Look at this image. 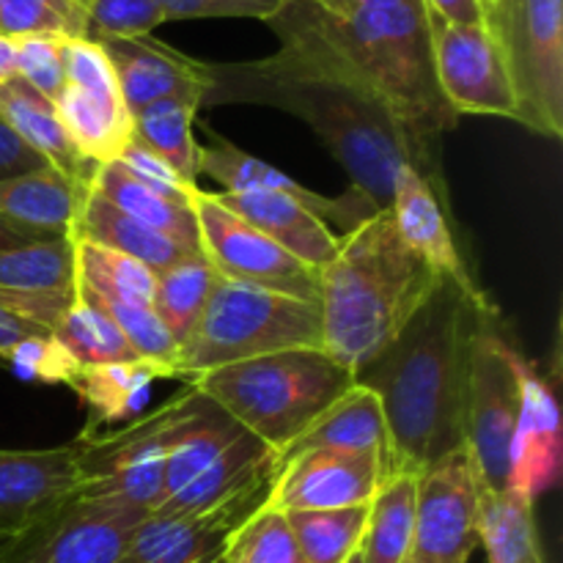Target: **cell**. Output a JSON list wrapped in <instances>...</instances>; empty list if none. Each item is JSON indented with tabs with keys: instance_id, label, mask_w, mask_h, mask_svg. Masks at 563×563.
I'll return each instance as SVG.
<instances>
[{
	"instance_id": "6da1fadb",
	"label": "cell",
	"mask_w": 563,
	"mask_h": 563,
	"mask_svg": "<svg viewBox=\"0 0 563 563\" xmlns=\"http://www.w3.org/2000/svg\"><path fill=\"white\" fill-rule=\"evenodd\" d=\"M280 47L273 55L242 64H209L212 88L207 104L251 102L286 110L306 121L350 174L352 190L377 212L390 209L394 179L416 168L432 185L445 209L440 146L418 137L355 66L302 16L295 0L269 20Z\"/></svg>"
},
{
	"instance_id": "7a4b0ae2",
	"label": "cell",
	"mask_w": 563,
	"mask_h": 563,
	"mask_svg": "<svg viewBox=\"0 0 563 563\" xmlns=\"http://www.w3.org/2000/svg\"><path fill=\"white\" fill-rule=\"evenodd\" d=\"M500 313L443 278L394 344L355 374L383 407L390 476L421 473L465 445V388L476 330Z\"/></svg>"
},
{
	"instance_id": "3957f363",
	"label": "cell",
	"mask_w": 563,
	"mask_h": 563,
	"mask_svg": "<svg viewBox=\"0 0 563 563\" xmlns=\"http://www.w3.org/2000/svg\"><path fill=\"white\" fill-rule=\"evenodd\" d=\"M443 275L399 236L390 209L339 236V253L319 273L322 350L352 374L394 344Z\"/></svg>"
},
{
	"instance_id": "277c9868",
	"label": "cell",
	"mask_w": 563,
	"mask_h": 563,
	"mask_svg": "<svg viewBox=\"0 0 563 563\" xmlns=\"http://www.w3.org/2000/svg\"><path fill=\"white\" fill-rule=\"evenodd\" d=\"M295 3L418 137L440 146V135L454 130L460 115L449 108L434 77L427 3L383 9Z\"/></svg>"
},
{
	"instance_id": "5b68a950",
	"label": "cell",
	"mask_w": 563,
	"mask_h": 563,
	"mask_svg": "<svg viewBox=\"0 0 563 563\" xmlns=\"http://www.w3.org/2000/svg\"><path fill=\"white\" fill-rule=\"evenodd\" d=\"M187 385L280 454L357 383L324 350H284L198 374Z\"/></svg>"
},
{
	"instance_id": "8992f818",
	"label": "cell",
	"mask_w": 563,
	"mask_h": 563,
	"mask_svg": "<svg viewBox=\"0 0 563 563\" xmlns=\"http://www.w3.org/2000/svg\"><path fill=\"white\" fill-rule=\"evenodd\" d=\"M278 478V454L196 390L165 460V515H207L236 500H264Z\"/></svg>"
},
{
	"instance_id": "52a82bcc",
	"label": "cell",
	"mask_w": 563,
	"mask_h": 563,
	"mask_svg": "<svg viewBox=\"0 0 563 563\" xmlns=\"http://www.w3.org/2000/svg\"><path fill=\"white\" fill-rule=\"evenodd\" d=\"M284 350H322L319 302L258 286L214 280L203 317L179 350V374H198Z\"/></svg>"
},
{
	"instance_id": "ba28073f",
	"label": "cell",
	"mask_w": 563,
	"mask_h": 563,
	"mask_svg": "<svg viewBox=\"0 0 563 563\" xmlns=\"http://www.w3.org/2000/svg\"><path fill=\"white\" fill-rule=\"evenodd\" d=\"M196 399L185 385L163 407L126 421L115 432H80L71 440L77 465V498L115 500L141 511H157L163 500L165 460Z\"/></svg>"
},
{
	"instance_id": "9c48e42d",
	"label": "cell",
	"mask_w": 563,
	"mask_h": 563,
	"mask_svg": "<svg viewBox=\"0 0 563 563\" xmlns=\"http://www.w3.org/2000/svg\"><path fill=\"white\" fill-rule=\"evenodd\" d=\"M482 22L504 55L517 115L544 137L563 135V0H482Z\"/></svg>"
},
{
	"instance_id": "30bf717a",
	"label": "cell",
	"mask_w": 563,
	"mask_h": 563,
	"mask_svg": "<svg viewBox=\"0 0 563 563\" xmlns=\"http://www.w3.org/2000/svg\"><path fill=\"white\" fill-rule=\"evenodd\" d=\"M528 361L500 328V313L482 319L473 339L465 388V451L478 487L498 493L509 482V449Z\"/></svg>"
},
{
	"instance_id": "8fae6325",
	"label": "cell",
	"mask_w": 563,
	"mask_h": 563,
	"mask_svg": "<svg viewBox=\"0 0 563 563\" xmlns=\"http://www.w3.org/2000/svg\"><path fill=\"white\" fill-rule=\"evenodd\" d=\"M190 207L196 214L201 256L218 278L319 302L317 269L286 253L247 220L223 207L214 192L192 190Z\"/></svg>"
},
{
	"instance_id": "7c38bea8",
	"label": "cell",
	"mask_w": 563,
	"mask_h": 563,
	"mask_svg": "<svg viewBox=\"0 0 563 563\" xmlns=\"http://www.w3.org/2000/svg\"><path fill=\"white\" fill-rule=\"evenodd\" d=\"M143 517L146 511L135 506L75 495L11 537L0 550V563H115Z\"/></svg>"
},
{
	"instance_id": "4fadbf2b",
	"label": "cell",
	"mask_w": 563,
	"mask_h": 563,
	"mask_svg": "<svg viewBox=\"0 0 563 563\" xmlns=\"http://www.w3.org/2000/svg\"><path fill=\"white\" fill-rule=\"evenodd\" d=\"M482 487L465 445L418 473L416 533L407 563H467L478 548Z\"/></svg>"
},
{
	"instance_id": "5bb4252c",
	"label": "cell",
	"mask_w": 563,
	"mask_h": 563,
	"mask_svg": "<svg viewBox=\"0 0 563 563\" xmlns=\"http://www.w3.org/2000/svg\"><path fill=\"white\" fill-rule=\"evenodd\" d=\"M427 14L434 77L449 108L456 115H498L515 121L517 99L509 71L484 22L462 25L429 9Z\"/></svg>"
},
{
	"instance_id": "9a60e30c",
	"label": "cell",
	"mask_w": 563,
	"mask_h": 563,
	"mask_svg": "<svg viewBox=\"0 0 563 563\" xmlns=\"http://www.w3.org/2000/svg\"><path fill=\"white\" fill-rule=\"evenodd\" d=\"M66 135L88 163H110L132 137V113L97 42H66V88L55 102Z\"/></svg>"
},
{
	"instance_id": "2e32d148",
	"label": "cell",
	"mask_w": 563,
	"mask_h": 563,
	"mask_svg": "<svg viewBox=\"0 0 563 563\" xmlns=\"http://www.w3.org/2000/svg\"><path fill=\"white\" fill-rule=\"evenodd\" d=\"M388 478V467L374 456L302 451L278 460V478L267 506L284 515L366 506Z\"/></svg>"
},
{
	"instance_id": "e0dca14e",
	"label": "cell",
	"mask_w": 563,
	"mask_h": 563,
	"mask_svg": "<svg viewBox=\"0 0 563 563\" xmlns=\"http://www.w3.org/2000/svg\"><path fill=\"white\" fill-rule=\"evenodd\" d=\"M264 500H236L207 515L148 511L115 563H223L231 533L251 520Z\"/></svg>"
},
{
	"instance_id": "ac0fdd59",
	"label": "cell",
	"mask_w": 563,
	"mask_h": 563,
	"mask_svg": "<svg viewBox=\"0 0 563 563\" xmlns=\"http://www.w3.org/2000/svg\"><path fill=\"white\" fill-rule=\"evenodd\" d=\"M119 80L121 97L130 113L168 97H185L201 102L212 88V69L203 60L190 58L152 36L99 38Z\"/></svg>"
},
{
	"instance_id": "d6986e66",
	"label": "cell",
	"mask_w": 563,
	"mask_h": 563,
	"mask_svg": "<svg viewBox=\"0 0 563 563\" xmlns=\"http://www.w3.org/2000/svg\"><path fill=\"white\" fill-rule=\"evenodd\" d=\"M71 443L58 449H0V537L11 539L75 498Z\"/></svg>"
},
{
	"instance_id": "ffe728a7",
	"label": "cell",
	"mask_w": 563,
	"mask_h": 563,
	"mask_svg": "<svg viewBox=\"0 0 563 563\" xmlns=\"http://www.w3.org/2000/svg\"><path fill=\"white\" fill-rule=\"evenodd\" d=\"M201 174L212 176L223 187L220 192H278V196L295 198L324 223H339L344 234L377 212L355 190H350V196L344 198L319 196L317 190L300 185L264 159L242 152L240 146L214 135V132H209V143H201Z\"/></svg>"
},
{
	"instance_id": "44dd1931",
	"label": "cell",
	"mask_w": 563,
	"mask_h": 563,
	"mask_svg": "<svg viewBox=\"0 0 563 563\" xmlns=\"http://www.w3.org/2000/svg\"><path fill=\"white\" fill-rule=\"evenodd\" d=\"M561 407L553 385L528 363L522 374V399L509 449L506 489L537 500L561 478Z\"/></svg>"
},
{
	"instance_id": "7402d4cb",
	"label": "cell",
	"mask_w": 563,
	"mask_h": 563,
	"mask_svg": "<svg viewBox=\"0 0 563 563\" xmlns=\"http://www.w3.org/2000/svg\"><path fill=\"white\" fill-rule=\"evenodd\" d=\"M390 212H394L399 236L421 262H427L443 278L454 280L462 291H467L476 300H489L487 291L476 284V275L471 273L460 245H456L449 209L443 207L438 192L416 168H401L396 174Z\"/></svg>"
},
{
	"instance_id": "603a6c76",
	"label": "cell",
	"mask_w": 563,
	"mask_h": 563,
	"mask_svg": "<svg viewBox=\"0 0 563 563\" xmlns=\"http://www.w3.org/2000/svg\"><path fill=\"white\" fill-rule=\"evenodd\" d=\"M223 207L262 231L264 236L300 258L311 269L322 273L339 253V236L324 220L300 201L278 192H214Z\"/></svg>"
},
{
	"instance_id": "cb8c5ba5",
	"label": "cell",
	"mask_w": 563,
	"mask_h": 563,
	"mask_svg": "<svg viewBox=\"0 0 563 563\" xmlns=\"http://www.w3.org/2000/svg\"><path fill=\"white\" fill-rule=\"evenodd\" d=\"M69 236L124 253V256L146 264L154 275L176 267L187 258L201 256V251H196V247L181 245V242L137 223L135 218L121 212L119 207H113L108 198L93 192L88 185H82L80 196H77L75 223H71Z\"/></svg>"
},
{
	"instance_id": "d4e9b609",
	"label": "cell",
	"mask_w": 563,
	"mask_h": 563,
	"mask_svg": "<svg viewBox=\"0 0 563 563\" xmlns=\"http://www.w3.org/2000/svg\"><path fill=\"white\" fill-rule=\"evenodd\" d=\"M302 451H341V454L374 456L388 467L390 476V440L377 396L363 385L346 390L289 449L280 451L278 460L302 454Z\"/></svg>"
},
{
	"instance_id": "484cf974",
	"label": "cell",
	"mask_w": 563,
	"mask_h": 563,
	"mask_svg": "<svg viewBox=\"0 0 563 563\" xmlns=\"http://www.w3.org/2000/svg\"><path fill=\"white\" fill-rule=\"evenodd\" d=\"M0 121L49 168L60 170L80 185L86 181L93 163L82 159L75 143L69 141L55 104L27 86L22 77H11L0 86Z\"/></svg>"
},
{
	"instance_id": "4316f807",
	"label": "cell",
	"mask_w": 563,
	"mask_h": 563,
	"mask_svg": "<svg viewBox=\"0 0 563 563\" xmlns=\"http://www.w3.org/2000/svg\"><path fill=\"white\" fill-rule=\"evenodd\" d=\"M82 185L49 165L0 179V218L42 240L69 236Z\"/></svg>"
},
{
	"instance_id": "83f0119b",
	"label": "cell",
	"mask_w": 563,
	"mask_h": 563,
	"mask_svg": "<svg viewBox=\"0 0 563 563\" xmlns=\"http://www.w3.org/2000/svg\"><path fill=\"white\" fill-rule=\"evenodd\" d=\"M157 379H176L174 372L157 366L152 361H130V363H104V366L77 368L69 379V388L86 401L88 427L82 432H99L108 423L132 421L137 412L146 407Z\"/></svg>"
},
{
	"instance_id": "f1b7e54d",
	"label": "cell",
	"mask_w": 563,
	"mask_h": 563,
	"mask_svg": "<svg viewBox=\"0 0 563 563\" xmlns=\"http://www.w3.org/2000/svg\"><path fill=\"white\" fill-rule=\"evenodd\" d=\"M86 185L102 198H108L121 212L135 218L137 223L148 225V229L159 231V234L170 236V240L181 242V245L201 251L196 214H192L190 203L174 201V198L152 190L141 179H135L119 159L93 163L86 176Z\"/></svg>"
},
{
	"instance_id": "f546056e",
	"label": "cell",
	"mask_w": 563,
	"mask_h": 563,
	"mask_svg": "<svg viewBox=\"0 0 563 563\" xmlns=\"http://www.w3.org/2000/svg\"><path fill=\"white\" fill-rule=\"evenodd\" d=\"M201 102L168 97L132 113V137L163 157L190 187L201 176V143L196 141V113Z\"/></svg>"
},
{
	"instance_id": "4dcf8cb0",
	"label": "cell",
	"mask_w": 563,
	"mask_h": 563,
	"mask_svg": "<svg viewBox=\"0 0 563 563\" xmlns=\"http://www.w3.org/2000/svg\"><path fill=\"white\" fill-rule=\"evenodd\" d=\"M418 473H396L368 504L361 539L363 563H407L416 533Z\"/></svg>"
},
{
	"instance_id": "1f68e13d",
	"label": "cell",
	"mask_w": 563,
	"mask_h": 563,
	"mask_svg": "<svg viewBox=\"0 0 563 563\" xmlns=\"http://www.w3.org/2000/svg\"><path fill=\"white\" fill-rule=\"evenodd\" d=\"M478 544L487 550L489 563H544L533 500L511 489H482Z\"/></svg>"
},
{
	"instance_id": "d6a6232c",
	"label": "cell",
	"mask_w": 563,
	"mask_h": 563,
	"mask_svg": "<svg viewBox=\"0 0 563 563\" xmlns=\"http://www.w3.org/2000/svg\"><path fill=\"white\" fill-rule=\"evenodd\" d=\"M0 289L71 295L75 291L71 236H55V240H38L0 251Z\"/></svg>"
},
{
	"instance_id": "836d02e7",
	"label": "cell",
	"mask_w": 563,
	"mask_h": 563,
	"mask_svg": "<svg viewBox=\"0 0 563 563\" xmlns=\"http://www.w3.org/2000/svg\"><path fill=\"white\" fill-rule=\"evenodd\" d=\"M214 280H218V275L203 256L187 258L176 267L157 273L152 308L163 328L170 333V339L179 344V350L201 322Z\"/></svg>"
},
{
	"instance_id": "e575fe53",
	"label": "cell",
	"mask_w": 563,
	"mask_h": 563,
	"mask_svg": "<svg viewBox=\"0 0 563 563\" xmlns=\"http://www.w3.org/2000/svg\"><path fill=\"white\" fill-rule=\"evenodd\" d=\"M71 245H75L77 286L108 300L152 306L157 275L146 264L86 240H71Z\"/></svg>"
},
{
	"instance_id": "d590c367",
	"label": "cell",
	"mask_w": 563,
	"mask_h": 563,
	"mask_svg": "<svg viewBox=\"0 0 563 563\" xmlns=\"http://www.w3.org/2000/svg\"><path fill=\"white\" fill-rule=\"evenodd\" d=\"M366 506L319 511H286L295 542L306 563H346L361 550L366 531Z\"/></svg>"
},
{
	"instance_id": "8d00e7d4",
	"label": "cell",
	"mask_w": 563,
	"mask_h": 563,
	"mask_svg": "<svg viewBox=\"0 0 563 563\" xmlns=\"http://www.w3.org/2000/svg\"><path fill=\"white\" fill-rule=\"evenodd\" d=\"M53 335L80 368L141 361L135 350L126 344L124 335L119 333V328L110 322L108 313L77 295L60 322L53 328Z\"/></svg>"
},
{
	"instance_id": "74e56055",
	"label": "cell",
	"mask_w": 563,
	"mask_h": 563,
	"mask_svg": "<svg viewBox=\"0 0 563 563\" xmlns=\"http://www.w3.org/2000/svg\"><path fill=\"white\" fill-rule=\"evenodd\" d=\"M75 295L82 297V300H88L91 306H97L102 313H108L110 322L119 328V333L124 335L126 344L135 350V355L141 357V361H152V363H157V366L170 368V372H174V377L181 379L179 344L170 339V333L163 328V322H159L152 306L108 300V297L93 295V291L82 289V286H77V284H75Z\"/></svg>"
},
{
	"instance_id": "f35d334b",
	"label": "cell",
	"mask_w": 563,
	"mask_h": 563,
	"mask_svg": "<svg viewBox=\"0 0 563 563\" xmlns=\"http://www.w3.org/2000/svg\"><path fill=\"white\" fill-rule=\"evenodd\" d=\"M0 36H53L64 42L88 38L82 0H0Z\"/></svg>"
},
{
	"instance_id": "ab89813d",
	"label": "cell",
	"mask_w": 563,
	"mask_h": 563,
	"mask_svg": "<svg viewBox=\"0 0 563 563\" xmlns=\"http://www.w3.org/2000/svg\"><path fill=\"white\" fill-rule=\"evenodd\" d=\"M223 563H306L284 511L262 506L225 544Z\"/></svg>"
},
{
	"instance_id": "60d3db41",
	"label": "cell",
	"mask_w": 563,
	"mask_h": 563,
	"mask_svg": "<svg viewBox=\"0 0 563 563\" xmlns=\"http://www.w3.org/2000/svg\"><path fill=\"white\" fill-rule=\"evenodd\" d=\"M88 42L152 36L165 14L157 0H86Z\"/></svg>"
},
{
	"instance_id": "b9f144b4",
	"label": "cell",
	"mask_w": 563,
	"mask_h": 563,
	"mask_svg": "<svg viewBox=\"0 0 563 563\" xmlns=\"http://www.w3.org/2000/svg\"><path fill=\"white\" fill-rule=\"evenodd\" d=\"M16 77L36 88L44 99L58 102L66 88V42L53 36L16 38Z\"/></svg>"
},
{
	"instance_id": "7bdbcfd3",
	"label": "cell",
	"mask_w": 563,
	"mask_h": 563,
	"mask_svg": "<svg viewBox=\"0 0 563 563\" xmlns=\"http://www.w3.org/2000/svg\"><path fill=\"white\" fill-rule=\"evenodd\" d=\"M3 366L11 368V374L27 383H60L66 385L77 374V363L66 355L64 346L55 341L53 333L31 335L20 341L14 350L5 355Z\"/></svg>"
},
{
	"instance_id": "ee69618b",
	"label": "cell",
	"mask_w": 563,
	"mask_h": 563,
	"mask_svg": "<svg viewBox=\"0 0 563 563\" xmlns=\"http://www.w3.org/2000/svg\"><path fill=\"white\" fill-rule=\"evenodd\" d=\"M289 0H157L168 20H209V16H247L269 22Z\"/></svg>"
},
{
	"instance_id": "f6af8a7d",
	"label": "cell",
	"mask_w": 563,
	"mask_h": 563,
	"mask_svg": "<svg viewBox=\"0 0 563 563\" xmlns=\"http://www.w3.org/2000/svg\"><path fill=\"white\" fill-rule=\"evenodd\" d=\"M115 159H119L135 179H141L143 185L163 192V196L174 198V201L190 203L192 190H198V187L187 185L163 157H157L152 148H146L141 141H135V137H130V141L124 143V148H121V154Z\"/></svg>"
},
{
	"instance_id": "bcb514c9",
	"label": "cell",
	"mask_w": 563,
	"mask_h": 563,
	"mask_svg": "<svg viewBox=\"0 0 563 563\" xmlns=\"http://www.w3.org/2000/svg\"><path fill=\"white\" fill-rule=\"evenodd\" d=\"M38 168H47V163H44L36 152H31V148L0 121V179L33 174V170Z\"/></svg>"
},
{
	"instance_id": "7dc6e473",
	"label": "cell",
	"mask_w": 563,
	"mask_h": 563,
	"mask_svg": "<svg viewBox=\"0 0 563 563\" xmlns=\"http://www.w3.org/2000/svg\"><path fill=\"white\" fill-rule=\"evenodd\" d=\"M42 333H49V330L36 322H27V319L16 317V313L5 311V308L0 306V363L5 361V355H9L20 341L31 339V335H42Z\"/></svg>"
},
{
	"instance_id": "c3c4849f",
	"label": "cell",
	"mask_w": 563,
	"mask_h": 563,
	"mask_svg": "<svg viewBox=\"0 0 563 563\" xmlns=\"http://www.w3.org/2000/svg\"><path fill=\"white\" fill-rule=\"evenodd\" d=\"M423 3L449 22H462V25L482 22V0H423Z\"/></svg>"
},
{
	"instance_id": "681fc988",
	"label": "cell",
	"mask_w": 563,
	"mask_h": 563,
	"mask_svg": "<svg viewBox=\"0 0 563 563\" xmlns=\"http://www.w3.org/2000/svg\"><path fill=\"white\" fill-rule=\"evenodd\" d=\"M16 77V42L9 36H0V86Z\"/></svg>"
},
{
	"instance_id": "f907efd6",
	"label": "cell",
	"mask_w": 563,
	"mask_h": 563,
	"mask_svg": "<svg viewBox=\"0 0 563 563\" xmlns=\"http://www.w3.org/2000/svg\"><path fill=\"white\" fill-rule=\"evenodd\" d=\"M42 236H33L27 234V231L16 229V225L5 223L3 218H0V251H5V247H16V245H27V242H38Z\"/></svg>"
},
{
	"instance_id": "816d5d0a",
	"label": "cell",
	"mask_w": 563,
	"mask_h": 563,
	"mask_svg": "<svg viewBox=\"0 0 563 563\" xmlns=\"http://www.w3.org/2000/svg\"><path fill=\"white\" fill-rule=\"evenodd\" d=\"M423 3V0H335L333 9H383V5Z\"/></svg>"
},
{
	"instance_id": "f5cc1de1",
	"label": "cell",
	"mask_w": 563,
	"mask_h": 563,
	"mask_svg": "<svg viewBox=\"0 0 563 563\" xmlns=\"http://www.w3.org/2000/svg\"><path fill=\"white\" fill-rule=\"evenodd\" d=\"M313 3L324 5V9H333V3H335V0H313Z\"/></svg>"
},
{
	"instance_id": "db71d44e",
	"label": "cell",
	"mask_w": 563,
	"mask_h": 563,
	"mask_svg": "<svg viewBox=\"0 0 563 563\" xmlns=\"http://www.w3.org/2000/svg\"><path fill=\"white\" fill-rule=\"evenodd\" d=\"M346 563H363V561H361V553H355V555H352V559L346 561Z\"/></svg>"
},
{
	"instance_id": "11a10c76",
	"label": "cell",
	"mask_w": 563,
	"mask_h": 563,
	"mask_svg": "<svg viewBox=\"0 0 563 563\" xmlns=\"http://www.w3.org/2000/svg\"><path fill=\"white\" fill-rule=\"evenodd\" d=\"M5 542H9V539H5V537H0V550H3V544H5Z\"/></svg>"
}]
</instances>
